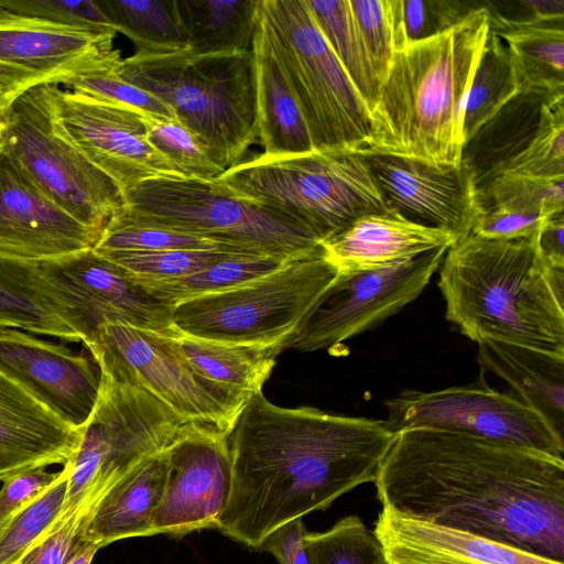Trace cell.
I'll list each match as a JSON object with an SVG mask.
<instances>
[{"label": "cell", "instance_id": "obj_1", "mask_svg": "<svg viewBox=\"0 0 564 564\" xmlns=\"http://www.w3.org/2000/svg\"><path fill=\"white\" fill-rule=\"evenodd\" d=\"M373 484L382 507L564 563V457L406 429L394 433Z\"/></svg>", "mask_w": 564, "mask_h": 564}, {"label": "cell", "instance_id": "obj_2", "mask_svg": "<svg viewBox=\"0 0 564 564\" xmlns=\"http://www.w3.org/2000/svg\"><path fill=\"white\" fill-rule=\"evenodd\" d=\"M394 433L384 420L248 398L228 434L231 489L218 528L259 549L282 524L375 482Z\"/></svg>", "mask_w": 564, "mask_h": 564}, {"label": "cell", "instance_id": "obj_3", "mask_svg": "<svg viewBox=\"0 0 564 564\" xmlns=\"http://www.w3.org/2000/svg\"><path fill=\"white\" fill-rule=\"evenodd\" d=\"M488 32L489 14L481 3L451 29L395 51L370 110L369 145L361 154L458 166L467 95Z\"/></svg>", "mask_w": 564, "mask_h": 564}, {"label": "cell", "instance_id": "obj_4", "mask_svg": "<svg viewBox=\"0 0 564 564\" xmlns=\"http://www.w3.org/2000/svg\"><path fill=\"white\" fill-rule=\"evenodd\" d=\"M539 234L495 240L470 232L446 250L437 284L445 316L463 335L564 356V269L546 264Z\"/></svg>", "mask_w": 564, "mask_h": 564}, {"label": "cell", "instance_id": "obj_5", "mask_svg": "<svg viewBox=\"0 0 564 564\" xmlns=\"http://www.w3.org/2000/svg\"><path fill=\"white\" fill-rule=\"evenodd\" d=\"M120 75L166 104L224 170L241 162L258 138L252 50L134 52L122 59Z\"/></svg>", "mask_w": 564, "mask_h": 564}, {"label": "cell", "instance_id": "obj_6", "mask_svg": "<svg viewBox=\"0 0 564 564\" xmlns=\"http://www.w3.org/2000/svg\"><path fill=\"white\" fill-rule=\"evenodd\" d=\"M216 181L238 198L306 229L319 243L358 218L388 209L358 153H262L242 160Z\"/></svg>", "mask_w": 564, "mask_h": 564}, {"label": "cell", "instance_id": "obj_7", "mask_svg": "<svg viewBox=\"0 0 564 564\" xmlns=\"http://www.w3.org/2000/svg\"><path fill=\"white\" fill-rule=\"evenodd\" d=\"M257 19L299 105L314 151L365 152L370 111L305 0H260Z\"/></svg>", "mask_w": 564, "mask_h": 564}, {"label": "cell", "instance_id": "obj_8", "mask_svg": "<svg viewBox=\"0 0 564 564\" xmlns=\"http://www.w3.org/2000/svg\"><path fill=\"white\" fill-rule=\"evenodd\" d=\"M123 198L111 218L194 235L237 252L300 257L319 246L306 229L238 198L216 180H148Z\"/></svg>", "mask_w": 564, "mask_h": 564}, {"label": "cell", "instance_id": "obj_9", "mask_svg": "<svg viewBox=\"0 0 564 564\" xmlns=\"http://www.w3.org/2000/svg\"><path fill=\"white\" fill-rule=\"evenodd\" d=\"M96 405L83 425L61 516L94 512L108 491L144 458L164 451L188 423L148 391L101 373Z\"/></svg>", "mask_w": 564, "mask_h": 564}, {"label": "cell", "instance_id": "obj_10", "mask_svg": "<svg viewBox=\"0 0 564 564\" xmlns=\"http://www.w3.org/2000/svg\"><path fill=\"white\" fill-rule=\"evenodd\" d=\"M336 274L319 243L271 274L175 304L173 326L182 335L213 341L275 344L297 327Z\"/></svg>", "mask_w": 564, "mask_h": 564}, {"label": "cell", "instance_id": "obj_11", "mask_svg": "<svg viewBox=\"0 0 564 564\" xmlns=\"http://www.w3.org/2000/svg\"><path fill=\"white\" fill-rule=\"evenodd\" d=\"M52 85L34 86L11 104L2 150L58 207L102 231L124 205L122 191L56 132Z\"/></svg>", "mask_w": 564, "mask_h": 564}, {"label": "cell", "instance_id": "obj_12", "mask_svg": "<svg viewBox=\"0 0 564 564\" xmlns=\"http://www.w3.org/2000/svg\"><path fill=\"white\" fill-rule=\"evenodd\" d=\"M83 344L101 373L148 391L185 423L229 434L248 400L198 375L172 337L106 323Z\"/></svg>", "mask_w": 564, "mask_h": 564}, {"label": "cell", "instance_id": "obj_13", "mask_svg": "<svg viewBox=\"0 0 564 564\" xmlns=\"http://www.w3.org/2000/svg\"><path fill=\"white\" fill-rule=\"evenodd\" d=\"M448 248H438L393 265L337 272L282 350H329L359 335L414 301L438 270Z\"/></svg>", "mask_w": 564, "mask_h": 564}, {"label": "cell", "instance_id": "obj_14", "mask_svg": "<svg viewBox=\"0 0 564 564\" xmlns=\"http://www.w3.org/2000/svg\"><path fill=\"white\" fill-rule=\"evenodd\" d=\"M384 405V421L393 433L419 427L445 430L564 455V437L514 394L490 388L482 375L468 386L406 390Z\"/></svg>", "mask_w": 564, "mask_h": 564}, {"label": "cell", "instance_id": "obj_15", "mask_svg": "<svg viewBox=\"0 0 564 564\" xmlns=\"http://www.w3.org/2000/svg\"><path fill=\"white\" fill-rule=\"evenodd\" d=\"M56 132L124 195L144 181L186 178L148 141V113L51 86Z\"/></svg>", "mask_w": 564, "mask_h": 564}, {"label": "cell", "instance_id": "obj_16", "mask_svg": "<svg viewBox=\"0 0 564 564\" xmlns=\"http://www.w3.org/2000/svg\"><path fill=\"white\" fill-rule=\"evenodd\" d=\"M479 193L501 174L564 176V97L519 93L464 145Z\"/></svg>", "mask_w": 564, "mask_h": 564}, {"label": "cell", "instance_id": "obj_17", "mask_svg": "<svg viewBox=\"0 0 564 564\" xmlns=\"http://www.w3.org/2000/svg\"><path fill=\"white\" fill-rule=\"evenodd\" d=\"M228 434L187 424L165 449L169 476L154 511L152 535L217 529L231 489Z\"/></svg>", "mask_w": 564, "mask_h": 564}, {"label": "cell", "instance_id": "obj_18", "mask_svg": "<svg viewBox=\"0 0 564 564\" xmlns=\"http://www.w3.org/2000/svg\"><path fill=\"white\" fill-rule=\"evenodd\" d=\"M364 155L387 208L415 224L449 232L456 239L471 232L485 213L471 170L435 167L387 154Z\"/></svg>", "mask_w": 564, "mask_h": 564}, {"label": "cell", "instance_id": "obj_19", "mask_svg": "<svg viewBox=\"0 0 564 564\" xmlns=\"http://www.w3.org/2000/svg\"><path fill=\"white\" fill-rule=\"evenodd\" d=\"M89 228L52 202L0 149V254L42 262L97 243Z\"/></svg>", "mask_w": 564, "mask_h": 564}, {"label": "cell", "instance_id": "obj_20", "mask_svg": "<svg viewBox=\"0 0 564 564\" xmlns=\"http://www.w3.org/2000/svg\"><path fill=\"white\" fill-rule=\"evenodd\" d=\"M0 371L20 381L78 429L86 423L98 399L99 367L93 357L63 341L14 328L2 330Z\"/></svg>", "mask_w": 564, "mask_h": 564}, {"label": "cell", "instance_id": "obj_21", "mask_svg": "<svg viewBox=\"0 0 564 564\" xmlns=\"http://www.w3.org/2000/svg\"><path fill=\"white\" fill-rule=\"evenodd\" d=\"M41 263L76 296L86 319L87 337L106 323L126 324L172 338L181 335L173 326L171 303L93 249Z\"/></svg>", "mask_w": 564, "mask_h": 564}, {"label": "cell", "instance_id": "obj_22", "mask_svg": "<svg viewBox=\"0 0 564 564\" xmlns=\"http://www.w3.org/2000/svg\"><path fill=\"white\" fill-rule=\"evenodd\" d=\"M116 34L15 15L0 6V62L55 85L120 65Z\"/></svg>", "mask_w": 564, "mask_h": 564}, {"label": "cell", "instance_id": "obj_23", "mask_svg": "<svg viewBox=\"0 0 564 564\" xmlns=\"http://www.w3.org/2000/svg\"><path fill=\"white\" fill-rule=\"evenodd\" d=\"M82 431L0 371V481L39 467L64 466L76 453Z\"/></svg>", "mask_w": 564, "mask_h": 564}, {"label": "cell", "instance_id": "obj_24", "mask_svg": "<svg viewBox=\"0 0 564 564\" xmlns=\"http://www.w3.org/2000/svg\"><path fill=\"white\" fill-rule=\"evenodd\" d=\"M388 564H564L382 507L375 523Z\"/></svg>", "mask_w": 564, "mask_h": 564}, {"label": "cell", "instance_id": "obj_25", "mask_svg": "<svg viewBox=\"0 0 564 564\" xmlns=\"http://www.w3.org/2000/svg\"><path fill=\"white\" fill-rule=\"evenodd\" d=\"M9 328L67 343L87 336L75 295L41 262L0 254V332Z\"/></svg>", "mask_w": 564, "mask_h": 564}, {"label": "cell", "instance_id": "obj_26", "mask_svg": "<svg viewBox=\"0 0 564 564\" xmlns=\"http://www.w3.org/2000/svg\"><path fill=\"white\" fill-rule=\"evenodd\" d=\"M456 240L449 232L415 224L388 208L358 218L321 246L337 272H354L410 261L449 248Z\"/></svg>", "mask_w": 564, "mask_h": 564}, {"label": "cell", "instance_id": "obj_27", "mask_svg": "<svg viewBox=\"0 0 564 564\" xmlns=\"http://www.w3.org/2000/svg\"><path fill=\"white\" fill-rule=\"evenodd\" d=\"M477 345L481 368L506 381L564 437V356L501 340Z\"/></svg>", "mask_w": 564, "mask_h": 564}, {"label": "cell", "instance_id": "obj_28", "mask_svg": "<svg viewBox=\"0 0 564 564\" xmlns=\"http://www.w3.org/2000/svg\"><path fill=\"white\" fill-rule=\"evenodd\" d=\"M165 449L144 458L108 489L91 514L86 532L90 542L102 547L127 538L152 535L154 511L169 476Z\"/></svg>", "mask_w": 564, "mask_h": 564}, {"label": "cell", "instance_id": "obj_29", "mask_svg": "<svg viewBox=\"0 0 564 564\" xmlns=\"http://www.w3.org/2000/svg\"><path fill=\"white\" fill-rule=\"evenodd\" d=\"M252 53L256 67L258 138L264 150L263 154L285 156L313 152L304 118L258 19Z\"/></svg>", "mask_w": 564, "mask_h": 564}, {"label": "cell", "instance_id": "obj_30", "mask_svg": "<svg viewBox=\"0 0 564 564\" xmlns=\"http://www.w3.org/2000/svg\"><path fill=\"white\" fill-rule=\"evenodd\" d=\"M174 343L188 365L203 378L246 398L261 392L283 350L271 345L219 343L180 335Z\"/></svg>", "mask_w": 564, "mask_h": 564}, {"label": "cell", "instance_id": "obj_31", "mask_svg": "<svg viewBox=\"0 0 564 564\" xmlns=\"http://www.w3.org/2000/svg\"><path fill=\"white\" fill-rule=\"evenodd\" d=\"M564 24H506L489 21V30L506 44L520 93L564 97Z\"/></svg>", "mask_w": 564, "mask_h": 564}, {"label": "cell", "instance_id": "obj_32", "mask_svg": "<svg viewBox=\"0 0 564 564\" xmlns=\"http://www.w3.org/2000/svg\"><path fill=\"white\" fill-rule=\"evenodd\" d=\"M187 47L196 54L252 50L260 0H174Z\"/></svg>", "mask_w": 564, "mask_h": 564}, {"label": "cell", "instance_id": "obj_33", "mask_svg": "<svg viewBox=\"0 0 564 564\" xmlns=\"http://www.w3.org/2000/svg\"><path fill=\"white\" fill-rule=\"evenodd\" d=\"M112 28L137 53H166L187 47L174 0H96Z\"/></svg>", "mask_w": 564, "mask_h": 564}, {"label": "cell", "instance_id": "obj_34", "mask_svg": "<svg viewBox=\"0 0 564 564\" xmlns=\"http://www.w3.org/2000/svg\"><path fill=\"white\" fill-rule=\"evenodd\" d=\"M294 258L297 257L236 254L186 276L141 284L174 306L193 297L229 291L252 282L278 271Z\"/></svg>", "mask_w": 564, "mask_h": 564}, {"label": "cell", "instance_id": "obj_35", "mask_svg": "<svg viewBox=\"0 0 564 564\" xmlns=\"http://www.w3.org/2000/svg\"><path fill=\"white\" fill-rule=\"evenodd\" d=\"M520 93L516 68L505 42L489 30L465 106V143Z\"/></svg>", "mask_w": 564, "mask_h": 564}, {"label": "cell", "instance_id": "obj_36", "mask_svg": "<svg viewBox=\"0 0 564 564\" xmlns=\"http://www.w3.org/2000/svg\"><path fill=\"white\" fill-rule=\"evenodd\" d=\"M305 2L318 30L370 111L377 101L380 86L365 52L349 0Z\"/></svg>", "mask_w": 564, "mask_h": 564}, {"label": "cell", "instance_id": "obj_37", "mask_svg": "<svg viewBox=\"0 0 564 564\" xmlns=\"http://www.w3.org/2000/svg\"><path fill=\"white\" fill-rule=\"evenodd\" d=\"M61 471L44 494L0 523V564H18L58 518L66 497L68 465Z\"/></svg>", "mask_w": 564, "mask_h": 564}, {"label": "cell", "instance_id": "obj_38", "mask_svg": "<svg viewBox=\"0 0 564 564\" xmlns=\"http://www.w3.org/2000/svg\"><path fill=\"white\" fill-rule=\"evenodd\" d=\"M480 196L484 208L486 203H490L486 209L501 208L552 217L564 212V176L501 174L488 184Z\"/></svg>", "mask_w": 564, "mask_h": 564}, {"label": "cell", "instance_id": "obj_39", "mask_svg": "<svg viewBox=\"0 0 564 564\" xmlns=\"http://www.w3.org/2000/svg\"><path fill=\"white\" fill-rule=\"evenodd\" d=\"M480 4L458 0H390L395 51L451 29Z\"/></svg>", "mask_w": 564, "mask_h": 564}, {"label": "cell", "instance_id": "obj_40", "mask_svg": "<svg viewBox=\"0 0 564 564\" xmlns=\"http://www.w3.org/2000/svg\"><path fill=\"white\" fill-rule=\"evenodd\" d=\"M308 564H372L381 545L358 516H347L323 532L304 534Z\"/></svg>", "mask_w": 564, "mask_h": 564}, {"label": "cell", "instance_id": "obj_41", "mask_svg": "<svg viewBox=\"0 0 564 564\" xmlns=\"http://www.w3.org/2000/svg\"><path fill=\"white\" fill-rule=\"evenodd\" d=\"M97 254L123 269L135 281L145 283L186 276L228 257L248 253L182 249L141 252L111 251Z\"/></svg>", "mask_w": 564, "mask_h": 564}, {"label": "cell", "instance_id": "obj_42", "mask_svg": "<svg viewBox=\"0 0 564 564\" xmlns=\"http://www.w3.org/2000/svg\"><path fill=\"white\" fill-rule=\"evenodd\" d=\"M93 249L97 253L111 251L141 252L182 249L234 251L212 240L194 235L155 226L129 224L116 218L109 219Z\"/></svg>", "mask_w": 564, "mask_h": 564}, {"label": "cell", "instance_id": "obj_43", "mask_svg": "<svg viewBox=\"0 0 564 564\" xmlns=\"http://www.w3.org/2000/svg\"><path fill=\"white\" fill-rule=\"evenodd\" d=\"M148 141L186 177L217 180L226 170L216 164L194 135L177 120L148 115Z\"/></svg>", "mask_w": 564, "mask_h": 564}, {"label": "cell", "instance_id": "obj_44", "mask_svg": "<svg viewBox=\"0 0 564 564\" xmlns=\"http://www.w3.org/2000/svg\"><path fill=\"white\" fill-rule=\"evenodd\" d=\"M121 64L76 76L63 85L79 95L127 106L156 118L177 120L174 111L166 104L122 78Z\"/></svg>", "mask_w": 564, "mask_h": 564}, {"label": "cell", "instance_id": "obj_45", "mask_svg": "<svg viewBox=\"0 0 564 564\" xmlns=\"http://www.w3.org/2000/svg\"><path fill=\"white\" fill-rule=\"evenodd\" d=\"M349 4L372 73L381 86L395 54L390 0H349Z\"/></svg>", "mask_w": 564, "mask_h": 564}, {"label": "cell", "instance_id": "obj_46", "mask_svg": "<svg viewBox=\"0 0 564 564\" xmlns=\"http://www.w3.org/2000/svg\"><path fill=\"white\" fill-rule=\"evenodd\" d=\"M0 6L15 15L56 24L117 32L96 0H6Z\"/></svg>", "mask_w": 564, "mask_h": 564}, {"label": "cell", "instance_id": "obj_47", "mask_svg": "<svg viewBox=\"0 0 564 564\" xmlns=\"http://www.w3.org/2000/svg\"><path fill=\"white\" fill-rule=\"evenodd\" d=\"M89 520L69 516L51 529L24 554L19 564H68L89 543Z\"/></svg>", "mask_w": 564, "mask_h": 564}, {"label": "cell", "instance_id": "obj_48", "mask_svg": "<svg viewBox=\"0 0 564 564\" xmlns=\"http://www.w3.org/2000/svg\"><path fill=\"white\" fill-rule=\"evenodd\" d=\"M550 217L507 210L486 209L474 226L471 234L495 240H512L532 237L541 231Z\"/></svg>", "mask_w": 564, "mask_h": 564}, {"label": "cell", "instance_id": "obj_49", "mask_svg": "<svg viewBox=\"0 0 564 564\" xmlns=\"http://www.w3.org/2000/svg\"><path fill=\"white\" fill-rule=\"evenodd\" d=\"M62 471L34 468L3 481L0 490V523L32 503L61 476Z\"/></svg>", "mask_w": 564, "mask_h": 564}, {"label": "cell", "instance_id": "obj_50", "mask_svg": "<svg viewBox=\"0 0 564 564\" xmlns=\"http://www.w3.org/2000/svg\"><path fill=\"white\" fill-rule=\"evenodd\" d=\"M305 531L302 519L292 520L272 531L259 549L271 553L280 564H308Z\"/></svg>", "mask_w": 564, "mask_h": 564}, {"label": "cell", "instance_id": "obj_51", "mask_svg": "<svg viewBox=\"0 0 564 564\" xmlns=\"http://www.w3.org/2000/svg\"><path fill=\"white\" fill-rule=\"evenodd\" d=\"M563 234V213L550 217L539 234L540 251L550 268L564 269Z\"/></svg>", "mask_w": 564, "mask_h": 564}, {"label": "cell", "instance_id": "obj_52", "mask_svg": "<svg viewBox=\"0 0 564 564\" xmlns=\"http://www.w3.org/2000/svg\"><path fill=\"white\" fill-rule=\"evenodd\" d=\"M53 84L48 78L6 65L0 62V100L12 104L19 96L30 88Z\"/></svg>", "mask_w": 564, "mask_h": 564}, {"label": "cell", "instance_id": "obj_53", "mask_svg": "<svg viewBox=\"0 0 564 564\" xmlns=\"http://www.w3.org/2000/svg\"><path fill=\"white\" fill-rule=\"evenodd\" d=\"M101 549L98 543L91 542L82 550L68 564H91L97 551Z\"/></svg>", "mask_w": 564, "mask_h": 564}, {"label": "cell", "instance_id": "obj_54", "mask_svg": "<svg viewBox=\"0 0 564 564\" xmlns=\"http://www.w3.org/2000/svg\"><path fill=\"white\" fill-rule=\"evenodd\" d=\"M10 106V104L0 100V149L4 141Z\"/></svg>", "mask_w": 564, "mask_h": 564}, {"label": "cell", "instance_id": "obj_55", "mask_svg": "<svg viewBox=\"0 0 564 564\" xmlns=\"http://www.w3.org/2000/svg\"><path fill=\"white\" fill-rule=\"evenodd\" d=\"M372 564H388V563L386 562V560L382 555L379 558H377Z\"/></svg>", "mask_w": 564, "mask_h": 564}, {"label": "cell", "instance_id": "obj_56", "mask_svg": "<svg viewBox=\"0 0 564 564\" xmlns=\"http://www.w3.org/2000/svg\"><path fill=\"white\" fill-rule=\"evenodd\" d=\"M19 564V563H18Z\"/></svg>", "mask_w": 564, "mask_h": 564}]
</instances>
